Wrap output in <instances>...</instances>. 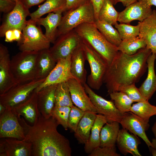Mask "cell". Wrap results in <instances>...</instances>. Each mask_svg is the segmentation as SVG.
<instances>
[{"label": "cell", "mask_w": 156, "mask_h": 156, "mask_svg": "<svg viewBox=\"0 0 156 156\" xmlns=\"http://www.w3.org/2000/svg\"><path fill=\"white\" fill-rule=\"evenodd\" d=\"M18 118L24 129V140L32 144V156L71 155L70 142L58 131L59 125L52 116L47 118L41 114L37 122L31 125L24 118Z\"/></svg>", "instance_id": "obj_1"}, {"label": "cell", "mask_w": 156, "mask_h": 156, "mask_svg": "<svg viewBox=\"0 0 156 156\" xmlns=\"http://www.w3.org/2000/svg\"><path fill=\"white\" fill-rule=\"evenodd\" d=\"M152 53L146 47L135 53L128 55L119 51L111 63L108 65L103 83L109 94L117 92L120 85L135 84L146 72L147 60Z\"/></svg>", "instance_id": "obj_2"}, {"label": "cell", "mask_w": 156, "mask_h": 156, "mask_svg": "<svg viewBox=\"0 0 156 156\" xmlns=\"http://www.w3.org/2000/svg\"><path fill=\"white\" fill-rule=\"evenodd\" d=\"M81 39L89 44L109 64L117 55V47L108 41L94 23H84L74 29Z\"/></svg>", "instance_id": "obj_3"}, {"label": "cell", "mask_w": 156, "mask_h": 156, "mask_svg": "<svg viewBox=\"0 0 156 156\" xmlns=\"http://www.w3.org/2000/svg\"><path fill=\"white\" fill-rule=\"evenodd\" d=\"M38 52L20 51L10 60V67L17 83L28 82L36 79V65Z\"/></svg>", "instance_id": "obj_4"}, {"label": "cell", "mask_w": 156, "mask_h": 156, "mask_svg": "<svg viewBox=\"0 0 156 156\" xmlns=\"http://www.w3.org/2000/svg\"><path fill=\"white\" fill-rule=\"evenodd\" d=\"M58 28L57 37L84 23H94L95 19L90 1L73 10L65 11Z\"/></svg>", "instance_id": "obj_5"}, {"label": "cell", "mask_w": 156, "mask_h": 156, "mask_svg": "<svg viewBox=\"0 0 156 156\" xmlns=\"http://www.w3.org/2000/svg\"><path fill=\"white\" fill-rule=\"evenodd\" d=\"M37 25L33 20L27 21L22 31V38L17 42L20 51L39 52L50 48V42Z\"/></svg>", "instance_id": "obj_6"}, {"label": "cell", "mask_w": 156, "mask_h": 156, "mask_svg": "<svg viewBox=\"0 0 156 156\" xmlns=\"http://www.w3.org/2000/svg\"><path fill=\"white\" fill-rule=\"evenodd\" d=\"M81 46L90 68L87 84L92 89L98 90L103 83L108 64L103 57L89 44L81 40Z\"/></svg>", "instance_id": "obj_7"}, {"label": "cell", "mask_w": 156, "mask_h": 156, "mask_svg": "<svg viewBox=\"0 0 156 156\" xmlns=\"http://www.w3.org/2000/svg\"><path fill=\"white\" fill-rule=\"evenodd\" d=\"M45 79H35L17 83L4 94L0 95V103L6 108L12 109L27 99Z\"/></svg>", "instance_id": "obj_8"}, {"label": "cell", "mask_w": 156, "mask_h": 156, "mask_svg": "<svg viewBox=\"0 0 156 156\" xmlns=\"http://www.w3.org/2000/svg\"><path fill=\"white\" fill-rule=\"evenodd\" d=\"M81 41V38L74 29L59 36L49 50L57 62L71 55L80 45Z\"/></svg>", "instance_id": "obj_9"}, {"label": "cell", "mask_w": 156, "mask_h": 156, "mask_svg": "<svg viewBox=\"0 0 156 156\" xmlns=\"http://www.w3.org/2000/svg\"><path fill=\"white\" fill-rule=\"evenodd\" d=\"M30 13L20 0L16 2L14 8L10 12L5 14L0 27V36L5 37V32L8 30L18 29L22 31L26 26V18Z\"/></svg>", "instance_id": "obj_10"}, {"label": "cell", "mask_w": 156, "mask_h": 156, "mask_svg": "<svg viewBox=\"0 0 156 156\" xmlns=\"http://www.w3.org/2000/svg\"><path fill=\"white\" fill-rule=\"evenodd\" d=\"M83 85L91 101L96 108L98 113L104 116L107 122L117 121L120 123L124 114L116 107L114 103L96 94L86 83Z\"/></svg>", "instance_id": "obj_11"}, {"label": "cell", "mask_w": 156, "mask_h": 156, "mask_svg": "<svg viewBox=\"0 0 156 156\" xmlns=\"http://www.w3.org/2000/svg\"><path fill=\"white\" fill-rule=\"evenodd\" d=\"M11 138L20 140L25 138L24 129L17 115L11 109L6 108L0 115V138Z\"/></svg>", "instance_id": "obj_12"}, {"label": "cell", "mask_w": 156, "mask_h": 156, "mask_svg": "<svg viewBox=\"0 0 156 156\" xmlns=\"http://www.w3.org/2000/svg\"><path fill=\"white\" fill-rule=\"evenodd\" d=\"M151 6L145 0H138L119 12L118 21L127 24L134 20L142 22L151 14Z\"/></svg>", "instance_id": "obj_13"}, {"label": "cell", "mask_w": 156, "mask_h": 156, "mask_svg": "<svg viewBox=\"0 0 156 156\" xmlns=\"http://www.w3.org/2000/svg\"><path fill=\"white\" fill-rule=\"evenodd\" d=\"M71 57V55L57 61L54 68L36 91L37 92L47 86L66 82L69 79L74 78L70 72Z\"/></svg>", "instance_id": "obj_14"}, {"label": "cell", "mask_w": 156, "mask_h": 156, "mask_svg": "<svg viewBox=\"0 0 156 156\" xmlns=\"http://www.w3.org/2000/svg\"><path fill=\"white\" fill-rule=\"evenodd\" d=\"M0 141V156H31L32 144L25 140L6 138Z\"/></svg>", "instance_id": "obj_15"}, {"label": "cell", "mask_w": 156, "mask_h": 156, "mask_svg": "<svg viewBox=\"0 0 156 156\" xmlns=\"http://www.w3.org/2000/svg\"><path fill=\"white\" fill-rule=\"evenodd\" d=\"M66 82L73 104L85 112L98 113L96 108L87 95L83 85L74 78L69 79Z\"/></svg>", "instance_id": "obj_16"}, {"label": "cell", "mask_w": 156, "mask_h": 156, "mask_svg": "<svg viewBox=\"0 0 156 156\" xmlns=\"http://www.w3.org/2000/svg\"><path fill=\"white\" fill-rule=\"evenodd\" d=\"M120 123L122 128L141 138L149 148L151 147L153 148L151 142L145 133L150 126L148 123L145 122L141 118L130 111L124 114Z\"/></svg>", "instance_id": "obj_17"}, {"label": "cell", "mask_w": 156, "mask_h": 156, "mask_svg": "<svg viewBox=\"0 0 156 156\" xmlns=\"http://www.w3.org/2000/svg\"><path fill=\"white\" fill-rule=\"evenodd\" d=\"M10 54L7 48L0 44V95L17 84L12 75Z\"/></svg>", "instance_id": "obj_18"}, {"label": "cell", "mask_w": 156, "mask_h": 156, "mask_svg": "<svg viewBox=\"0 0 156 156\" xmlns=\"http://www.w3.org/2000/svg\"><path fill=\"white\" fill-rule=\"evenodd\" d=\"M12 109L18 117L22 116L32 125L35 124L41 114L38 106L37 92L35 90L27 99Z\"/></svg>", "instance_id": "obj_19"}, {"label": "cell", "mask_w": 156, "mask_h": 156, "mask_svg": "<svg viewBox=\"0 0 156 156\" xmlns=\"http://www.w3.org/2000/svg\"><path fill=\"white\" fill-rule=\"evenodd\" d=\"M140 22L139 36L144 40L146 47L156 55V10H153L149 16Z\"/></svg>", "instance_id": "obj_20"}, {"label": "cell", "mask_w": 156, "mask_h": 156, "mask_svg": "<svg viewBox=\"0 0 156 156\" xmlns=\"http://www.w3.org/2000/svg\"><path fill=\"white\" fill-rule=\"evenodd\" d=\"M116 143L120 152L126 155L129 153L133 156H141L138 147L141 143L140 140L133 134H130L125 129H120Z\"/></svg>", "instance_id": "obj_21"}, {"label": "cell", "mask_w": 156, "mask_h": 156, "mask_svg": "<svg viewBox=\"0 0 156 156\" xmlns=\"http://www.w3.org/2000/svg\"><path fill=\"white\" fill-rule=\"evenodd\" d=\"M57 85L47 86L37 92L39 110L41 115L47 118L51 116L55 106V92Z\"/></svg>", "instance_id": "obj_22"}, {"label": "cell", "mask_w": 156, "mask_h": 156, "mask_svg": "<svg viewBox=\"0 0 156 156\" xmlns=\"http://www.w3.org/2000/svg\"><path fill=\"white\" fill-rule=\"evenodd\" d=\"M62 11L51 12L44 18H40L35 21L37 25L43 26L45 29V35L53 43L57 37L58 28L62 17Z\"/></svg>", "instance_id": "obj_23"}, {"label": "cell", "mask_w": 156, "mask_h": 156, "mask_svg": "<svg viewBox=\"0 0 156 156\" xmlns=\"http://www.w3.org/2000/svg\"><path fill=\"white\" fill-rule=\"evenodd\" d=\"M57 62L49 49L39 51L36 62V79H45L54 68Z\"/></svg>", "instance_id": "obj_24"}, {"label": "cell", "mask_w": 156, "mask_h": 156, "mask_svg": "<svg viewBox=\"0 0 156 156\" xmlns=\"http://www.w3.org/2000/svg\"><path fill=\"white\" fill-rule=\"evenodd\" d=\"M156 55L152 53L147 60L148 73L146 78L138 89L142 95L147 100H149L156 91V75L154 64Z\"/></svg>", "instance_id": "obj_25"}, {"label": "cell", "mask_w": 156, "mask_h": 156, "mask_svg": "<svg viewBox=\"0 0 156 156\" xmlns=\"http://www.w3.org/2000/svg\"><path fill=\"white\" fill-rule=\"evenodd\" d=\"M86 60L81 44L71 55L70 70L73 76L83 85L86 83L87 72L85 68Z\"/></svg>", "instance_id": "obj_26"}, {"label": "cell", "mask_w": 156, "mask_h": 156, "mask_svg": "<svg viewBox=\"0 0 156 156\" xmlns=\"http://www.w3.org/2000/svg\"><path fill=\"white\" fill-rule=\"evenodd\" d=\"M96 115L95 113L85 112L74 132L75 137L79 144H85L88 140Z\"/></svg>", "instance_id": "obj_27"}, {"label": "cell", "mask_w": 156, "mask_h": 156, "mask_svg": "<svg viewBox=\"0 0 156 156\" xmlns=\"http://www.w3.org/2000/svg\"><path fill=\"white\" fill-rule=\"evenodd\" d=\"M107 122V120L104 116L100 114H97L88 140L84 144V151L86 153L90 154L95 148L100 146L101 131Z\"/></svg>", "instance_id": "obj_28"}, {"label": "cell", "mask_w": 156, "mask_h": 156, "mask_svg": "<svg viewBox=\"0 0 156 156\" xmlns=\"http://www.w3.org/2000/svg\"><path fill=\"white\" fill-rule=\"evenodd\" d=\"M66 0H45L37 10L30 13V19L35 21L47 13L60 11L64 12L66 11Z\"/></svg>", "instance_id": "obj_29"}, {"label": "cell", "mask_w": 156, "mask_h": 156, "mask_svg": "<svg viewBox=\"0 0 156 156\" xmlns=\"http://www.w3.org/2000/svg\"><path fill=\"white\" fill-rule=\"evenodd\" d=\"M119 124L117 121L107 122L102 127L100 134V146L112 147L116 146L120 130Z\"/></svg>", "instance_id": "obj_30"}, {"label": "cell", "mask_w": 156, "mask_h": 156, "mask_svg": "<svg viewBox=\"0 0 156 156\" xmlns=\"http://www.w3.org/2000/svg\"><path fill=\"white\" fill-rule=\"evenodd\" d=\"M94 24L99 31L108 41L117 47L119 45L122 40L118 31L112 25L99 20L95 21Z\"/></svg>", "instance_id": "obj_31"}, {"label": "cell", "mask_w": 156, "mask_h": 156, "mask_svg": "<svg viewBox=\"0 0 156 156\" xmlns=\"http://www.w3.org/2000/svg\"><path fill=\"white\" fill-rule=\"evenodd\" d=\"M55 107H70L73 105L69 88L67 82L57 85L55 92Z\"/></svg>", "instance_id": "obj_32"}, {"label": "cell", "mask_w": 156, "mask_h": 156, "mask_svg": "<svg viewBox=\"0 0 156 156\" xmlns=\"http://www.w3.org/2000/svg\"><path fill=\"white\" fill-rule=\"evenodd\" d=\"M146 47L144 40L138 36L122 40L117 48L119 51L128 55H132Z\"/></svg>", "instance_id": "obj_33"}, {"label": "cell", "mask_w": 156, "mask_h": 156, "mask_svg": "<svg viewBox=\"0 0 156 156\" xmlns=\"http://www.w3.org/2000/svg\"><path fill=\"white\" fill-rule=\"evenodd\" d=\"M119 13L110 0H104L99 13L98 20L114 25L117 23Z\"/></svg>", "instance_id": "obj_34"}, {"label": "cell", "mask_w": 156, "mask_h": 156, "mask_svg": "<svg viewBox=\"0 0 156 156\" xmlns=\"http://www.w3.org/2000/svg\"><path fill=\"white\" fill-rule=\"evenodd\" d=\"M130 111L148 123L150 117L156 115V106L151 105L147 100L133 104Z\"/></svg>", "instance_id": "obj_35"}, {"label": "cell", "mask_w": 156, "mask_h": 156, "mask_svg": "<svg viewBox=\"0 0 156 156\" xmlns=\"http://www.w3.org/2000/svg\"><path fill=\"white\" fill-rule=\"evenodd\" d=\"M116 107L122 114L129 112L133 102L124 93L115 92L109 94Z\"/></svg>", "instance_id": "obj_36"}, {"label": "cell", "mask_w": 156, "mask_h": 156, "mask_svg": "<svg viewBox=\"0 0 156 156\" xmlns=\"http://www.w3.org/2000/svg\"><path fill=\"white\" fill-rule=\"evenodd\" d=\"M140 24V22L135 26L125 23L118 24L117 23L114 26L122 40L139 36Z\"/></svg>", "instance_id": "obj_37"}, {"label": "cell", "mask_w": 156, "mask_h": 156, "mask_svg": "<svg viewBox=\"0 0 156 156\" xmlns=\"http://www.w3.org/2000/svg\"><path fill=\"white\" fill-rule=\"evenodd\" d=\"M70 109V107L55 106L52 112L51 116L66 130L68 129V118Z\"/></svg>", "instance_id": "obj_38"}, {"label": "cell", "mask_w": 156, "mask_h": 156, "mask_svg": "<svg viewBox=\"0 0 156 156\" xmlns=\"http://www.w3.org/2000/svg\"><path fill=\"white\" fill-rule=\"evenodd\" d=\"M117 91L124 93L133 102H144L147 100L142 95L135 84L120 85L118 87Z\"/></svg>", "instance_id": "obj_39"}, {"label": "cell", "mask_w": 156, "mask_h": 156, "mask_svg": "<svg viewBox=\"0 0 156 156\" xmlns=\"http://www.w3.org/2000/svg\"><path fill=\"white\" fill-rule=\"evenodd\" d=\"M85 112V111L76 106L73 105L71 107L69 115L68 121V128L74 132Z\"/></svg>", "instance_id": "obj_40"}, {"label": "cell", "mask_w": 156, "mask_h": 156, "mask_svg": "<svg viewBox=\"0 0 156 156\" xmlns=\"http://www.w3.org/2000/svg\"><path fill=\"white\" fill-rule=\"evenodd\" d=\"M116 146L112 147L99 146L95 148L89 156H120L116 152Z\"/></svg>", "instance_id": "obj_41"}, {"label": "cell", "mask_w": 156, "mask_h": 156, "mask_svg": "<svg viewBox=\"0 0 156 156\" xmlns=\"http://www.w3.org/2000/svg\"><path fill=\"white\" fill-rule=\"evenodd\" d=\"M22 36V31L18 29H10L7 31L5 35V40L7 42L16 41L17 42L21 39Z\"/></svg>", "instance_id": "obj_42"}, {"label": "cell", "mask_w": 156, "mask_h": 156, "mask_svg": "<svg viewBox=\"0 0 156 156\" xmlns=\"http://www.w3.org/2000/svg\"><path fill=\"white\" fill-rule=\"evenodd\" d=\"M16 2L12 0H0V11L4 14L8 13L14 8Z\"/></svg>", "instance_id": "obj_43"}, {"label": "cell", "mask_w": 156, "mask_h": 156, "mask_svg": "<svg viewBox=\"0 0 156 156\" xmlns=\"http://www.w3.org/2000/svg\"><path fill=\"white\" fill-rule=\"evenodd\" d=\"M91 0H66V11L74 9Z\"/></svg>", "instance_id": "obj_44"}, {"label": "cell", "mask_w": 156, "mask_h": 156, "mask_svg": "<svg viewBox=\"0 0 156 156\" xmlns=\"http://www.w3.org/2000/svg\"><path fill=\"white\" fill-rule=\"evenodd\" d=\"M91 1L94 10L95 18L96 21L98 20L99 13L104 0H91Z\"/></svg>", "instance_id": "obj_45"}, {"label": "cell", "mask_w": 156, "mask_h": 156, "mask_svg": "<svg viewBox=\"0 0 156 156\" xmlns=\"http://www.w3.org/2000/svg\"><path fill=\"white\" fill-rule=\"evenodd\" d=\"M45 0H20L23 5L27 8L29 9L33 6L38 5Z\"/></svg>", "instance_id": "obj_46"}, {"label": "cell", "mask_w": 156, "mask_h": 156, "mask_svg": "<svg viewBox=\"0 0 156 156\" xmlns=\"http://www.w3.org/2000/svg\"><path fill=\"white\" fill-rule=\"evenodd\" d=\"M138 0H117V2H120L124 6L127 7L137 2Z\"/></svg>", "instance_id": "obj_47"}, {"label": "cell", "mask_w": 156, "mask_h": 156, "mask_svg": "<svg viewBox=\"0 0 156 156\" xmlns=\"http://www.w3.org/2000/svg\"><path fill=\"white\" fill-rule=\"evenodd\" d=\"M152 131L154 135L155 138L156 139V122H155L152 127Z\"/></svg>", "instance_id": "obj_48"}, {"label": "cell", "mask_w": 156, "mask_h": 156, "mask_svg": "<svg viewBox=\"0 0 156 156\" xmlns=\"http://www.w3.org/2000/svg\"><path fill=\"white\" fill-rule=\"evenodd\" d=\"M150 5H154L156 7V0H145Z\"/></svg>", "instance_id": "obj_49"}, {"label": "cell", "mask_w": 156, "mask_h": 156, "mask_svg": "<svg viewBox=\"0 0 156 156\" xmlns=\"http://www.w3.org/2000/svg\"><path fill=\"white\" fill-rule=\"evenodd\" d=\"M6 107L0 103V115L2 114L6 109Z\"/></svg>", "instance_id": "obj_50"}, {"label": "cell", "mask_w": 156, "mask_h": 156, "mask_svg": "<svg viewBox=\"0 0 156 156\" xmlns=\"http://www.w3.org/2000/svg\"><path fill=\"white\" fill-rule=\"evenodd\" d=\"M151 147V151L152 155L153 156H156V149L154 148Z\"/></svg>", "instance_id": "obj_51"}, {"label": "cell", "mask_w": 156, "mask_h": 156, "mask_svg": "<svg viewBox=\"0 0 156 156\" xmlns=\"http://www.w3.org/2000/svg\"><path fill=\"white\" fill-rule=\"evenodd\" d=\"M151 143L153 146V148L156 149V139L153 138L152 140Z\"/></svg>", "instance_id": "obj_52"}, {"label": "cell", "mask_w": 156, "mask_h": 156, "mask_svg": "<svg viewBox=\"0 0 156 156\" xmlns=\"http://www.w3.org/2000/svg\"><path fill=\"white\" fill-rule=\"evenodd\" d=\"M113 3V5H115L117 2V0H110Z\"/></svg>", "instance_id": "obj_53"}, {"label": "cell", "mask_w": 156, "mask_h": 156, "mask_svg": "<svg viewBox=\"0 0 156 156\" xmlns=\"http://www.w3.org/2000/svg\"><path fill=\"white\" fill-rule=\"evenodd\" d=\"M12 0L16 2H17V1H18L20 0Z\"/></svg>", "instance_id": "obj_54"}]
</instances>
